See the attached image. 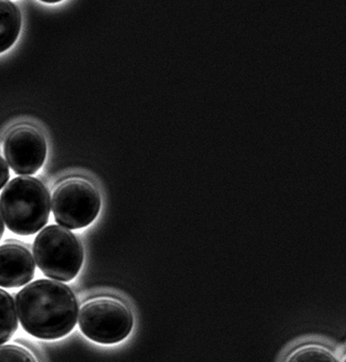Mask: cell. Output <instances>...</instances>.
<instances>
[{"label":"cell","mask_w":346,"mask_h":362,"mask_svg":"<svg viewBox=\"0 0 346 362\" xmlns=\"http://www.w3.org/2000/svg\"><path fill=\"white\" fill-rule=\"evenodd\" d=\"M16 308L22 327L48 341L70 334L79 316L72 290L50 279H39L24 287L16 297Z\"/></svg>","instance_id":"1"},{"label":"cell","mask_w":346,"mask_h":362,"mask_svg":"<svg viewBox=\"0 0 346 362\" xmlns=\"http://www.w3.org/2000/svg\"><path fill=\"white\" fill-rule=\"evenodd\" d=\"M51 199L37 178L20 176L8 183L0 196V214L13 233L33 235L48 223Z\"/></svg>","instance_id":"2"},{"label":"cell","mask_w":346,"mask_h":362,"mask_svg":"<svg viewBox=\"0 0 346 362\" xmlns=\"http://www.w3.org/2000/svg\"><path fill=\"white\" fill-rule=\"evenodd\" d=\"M35 262L48 278L71 281L83 264L84 252L79 240L62 226H48L33 245Z\"/></svg>","instance_id":"3"},{"label":"cell","mask_w":346,"mask_h":362,"mask_svg":"<svg viewBox=\"0 0 346 362\" xmlns=\"http://www.w3.org/2000/svg\"><path fill=\"white\" fill-rule=\"evenodd\" d=\"M134 319L129 308L113 298L88 301L79 313V326L86 337L96 343L113 345L131 334Z\"/></svg>","instance_id":"4"},{"label":"cell","mask_w":346,"mask_h":362,"mask_svg":"<svg viewBox=\"0 0 346 362\" xmlns=\"http://www.w3.org/2000/svg\"><path fill=\"white\" fill-rule=\"evenodd\" d=\"M51 204L57 223L67 229H82L99 214L101 196L88 181L72 178L58 185Z\"/></svg>","instance_id":"5"},{"label":"cell","mask_w":346,"mask_h":362,"mask_svg":"<svg viewBox=\"0 0 346 362\" xmlns=\"http://www.w3.org/2000/svg\"><path fill=\"white\" fill-rule=\"evenodd\" d=\"M4 156L15 173L33 175L43 167L46 160V140L31 127L13 129L4 142Z\"/></svg>","instance_id":"6"},{"label":"cell","mask_w":346,"mask_h":362,"mask_svg":"<svg viewBox=\"0 0 346 362\" xmlns=\"http://www.w3.org/2000/svg\"><path fill=\"white\" fill-rule=\"evenodd\" d=\"M35 272V260L26 247L18 243L0 245V287H23Z\"/></svg>","instance_id":"7"},{"label":"cell","mask_w":346,"mask_h":362,"mask_svg":"<svg viewBox=\"0 0 346 362\" xmlns=\"http://www.w3.org/2000/svg\"><path fill=\"white\" fill-rule=\"evenodd\" d=\"M22 26L19 8L10 0H0V54L17 41Z\"/></svg>","instance_id":"8"},{"label":"cell","mask_w":346,"mask_h":362,"mask_svg":"<svg viewBox=\"0 0 346 362\" xmlns=\"http://www.w3.org/2000/svg\"><path fill=\"white\" fill-rule=\"evenodd\" d=\"M18 329V313L14 299L0 289V346L12 339Z\"/></svg>","instance_id":"9"},{"label":"cell","mask_w":346,"mask_h":362,"mask_svg":"<svg viewBox=\"0 0 346 362\" xmlns=\"http://www.w3.org/2000/svg\"><path fill=\"white\" fill-rule=\"evenodd\" d=\"M287 362H338L325 349L306 347L294 352Z\"/></svg>","instance_id":"10"},{"label":"cell","mask_w":346,"mask_h":362,"mask_svg":"<svg viewBox=\"0 0 346 362\" xmlns=\"http://www.w3.org/2000/svg\"><path fill=\"white\" fill-rule=\"evenodd\" d=\"M0 362H39L26 349L16 345L0 347Z\"/></svg>","instance_id":"11"},{"label":"cell","mask_w":346,"mask_h":362,"mask_svg":"<svg viewBox=\"0 0 346 362\" xmlns=\"http://www.w3.org/2000/svg\"><path fill=\"white\" fill-rule=\"evenodd\" d=\"M8 180H10V169L6 160L0 156V189L4 187Z\"/></svg>","instance_id":"12"},{"label":"cell","mask_w":346,"mask_h":362,"mask_svg":"<svg viewBox=\"0 0 346 362\" xmlns=\"http://www.w3.org/2000/svg\"><path fill=\"white\" fill-rule=\"evenodd\" d=\"M4 233V221H2L1 216H0V239L2 238Z\"/></svg>","instance_id":"13"},{"label":"cell","mask_w":346,"mask_h":362,"mask_svg":"<svg viewBox=\"0 0 346 362\" xmlns=\"http://www.w3.org/2000/svg\"><path fill=\"white\" fill-rule=\"evenodd\" d=\"M41 1L46 2V4H57V2L62 1V0H41Z\"/></svg>","instance_id":"14"},{"label":"cell","mask_w":346,"mask_h":362,"mask_svg":"<svg viewBox=\"0 0 346 362\" xmlns=\"http://www.w3.org/2000/svg\"><path fill=\"white\" fill-rule=\"evenodd\" d=\"M345 362H346V359H345Z\"/></svg>","instance_id":"15"}]
</instances>
